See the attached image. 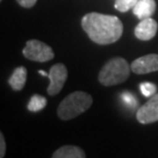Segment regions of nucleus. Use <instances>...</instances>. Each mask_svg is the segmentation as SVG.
<instances>
[{"label":"nucleus","mask_w":158,"mask_h":158,"mask_svg":"<svg viewBox=\"0 0 158 158\" xmlns=\"http://www.w3.org/2000/svg\"><path fill=\"white\" fill-rule=\"evenodd\" d=\"M81 26L91 41L100 45L116 42L123 33V24L115 15L88 12L82 18Z\"/></svg>","instance_id":"1"},{"label":"nucleus","mask_w":158,"mask_h":158,"mask_svg":"<svg viewBox=\"0 0 158 158\" xmlns=\"http://www.w3.org/2000/svg\"><path fill=\"white\" fill-rule=\"evenodd\" d=\"M93 105V97L84 91H74L62 101L58 107V116L62 120H70L82 114Z\"/></svg>","instance_id":"2"},{"label":"nucleus","mask_w":158,"mask_h":158,"mask_svg":"<svg viewBox=\"0 0 158 158\" xmlns=\"http://www.w3.org/2000/svg\"><path fill=\"white\" fill-rule=\"evenodd\" d=\"M131 66L123 58H113L105 64L99 74V81L105 86H113L124 82L131 73Z\"/></svg>","instance_id":"3"},{"label":"nucleus","mask_w":158,"mask_h":158,"mask_svg":"<svg viewBox=\"0 0 158 158\" xmlns=\"http://www.w3.org/2000/svg\"><path fill=\"white\" fill-rule=\"evenodd\" d=\"M23 55L28 60L39 63L48 62L55 56L52 47L37 39L27 41L26 46L23 49Z\"/></svg>","instance_id":"4"},{"label":"nucleus","mask_w":158,"mask_h":158,"mask_svg":"<svg viewBox=\"0 0 158 158\" xmlns=\"http://www.w3.org/2000/svg\"><path fill=\"white\" fill-rule=\"evenodd\" d=\"M49 85L47 87V94L49 96H56L62 90L66 80L68 78V70L62 63L53 65L48 73Z\"/></svg>","instance_id":"5"},{"label":"nucleus","mask_w":158,"mask_h":158,"mask_svg":"<svg viewBox=\"0 0 158 158\" xmlns=\"http://www.w3.org/2000/svg\"><path fill=\"white\" fill-rule=\"evenodd\" d=\"M137 119L142 124L158 121V94L152 96L137 111Z\"/></svg>","instance_id":"6"},{"label":"nucleus","mask_w":158,"mask_h":158,"mask_svg":"<svg viewBox=\"0 0 158 158\" xmlns=\"http://www.w3.org/2000/svg\"><path fill=\"white\" fill-rule=\"evenodd\" d=\"M131 71L135 74H148L158 71V55L150 53L135 59L131 65Z\"/></svg>","instance_id":"7"},{"label":"nucleus","mask_w":158,"mask_h":158,"mask_svg":"<svg viewBox=\"0 0 158 158\" xmlns=\"http://www.w3.org/2000/svg\"><path fill=\"white\" fill-rule=\"evenodd\" d=\"M158 30L157 22L152 18H147L141 20L135 29V35L138 39L147 41L152 39L156 35Z\"/></svg>","instance_id":"8"},{"label":"nucleus","mask_w":158,"mask_h":158,"mask_svg":"<svg viewBox=\"0 0 158 158\" xmlns=\"http://www.w3.org/2000/svg\"><path fill=\"white\" fill-rule=\"evenodd\" d=\"M156 10L155 0H139L132 8V12L139 20L152 18V15Z\"/></svg>","instance_id":"9"},{"label":"nucleus","mask_w":158,"mask_h":158,"mask_svg":"<svg viewBox=\"0 0 158 158\" xmlns=\"http://www.w3.org/2000/svg\"><path fill=\"white\" fill-rule=\"evenodd\" d=\"M53 158H85L86 154L81 148L72 145L62 146L52 154Z\"/></svg>","instance_id":"10"},{"label":"nucleus","mask_w":158,"mask_h":158,"mask_svg":"<svg viewBox=\"0 0 158 158\" xmlns=\"http://www.w3.org/2000/svg\"><path fill=\"white\" fill-rule=\"evenodd\" d=\"M27 81V69L25 67L15 68L10 77L8 79V83L14 90H22Z\"/></svg>","instance_id":"11"},{"label":"nucleus","mask_w":158,"mask_h":158,"mask_svg":"<svg viewBox=\"0 0 158 158\" xmlns=\"http://www.w3.org/2000/svg\"><path fill=\"white\" fill-rule=\"evenodd\" d=\"M47 100L41 94H33L27 108L30 112H38L46 107Z\"/></svg>","instance_id":"12"},{"label":"nucleus","mask_w":158,"mask_h":158,"mask_svg":"<svg viewBox=\"0 0 158 158\" xmlns=\"http://www.w3.org/2000/svg\"><path fill=\"white\" fill-rule=\"evenodd\" d=\"M138 1L139 0H116L114 6L118 11L126 12L131 8H134Z\"/></svg>","instance_id":"13"},{"label":"nucleus","mask_w":158,"mask_h":158,"mask_svg":"<svg viewBox=\"0 0 158 158\" xmlns=\"http://www.w3.org/2000/svg\"><path fill=\"white\" fill-rule=\"evenodd\" d=\"M157 87L155 84L150 82H144L141 84V91L145 97H152L156 94Z\"/></svg>","instance_id":"14"},{"label":"nucleus","mask_w":158,"mask_h":158,"mask_svg":"<svg viewBox=\"0 0 158 158\" xmlns=\"http://www.w3.org/2000/svg\"><path fill=\"white\" fill-rule=\"evenodd\" d=\"M18 3L23 7L26 8H31L36 4L37 0H17Z\"/></svg>","instance_id":"15"},{"label":"nucleus","mask_w":158,"mask_h":158,"mask_svg":"<svg viewBox=\"0 0 158 158\" xmlns=\"http://www.w3.org/2000/svg\"><path fill=\"white\" fill-rule=\"evenodd\" d=\"M5 151H6V145H5L4 135H3L2 132H0V157L1 158L4 157Z\"/></svg>","instance_id":"16"},{"label":"nucleus","mask_w":158,"mask_h":158,"mask_svg":"<svg viewBox=\"0 0 158 158\" xmlns=\"http://www.w3.org/2000/svg\"><path fill=\"white\" fill-rule=\"evenodd\" d=\"M128 96L126 94H124V97H123V99H124L126 102L128 103V105H131V106H134V104L135 103H137V101H135L134 98H132L131 94H129V98H127Z\"/></svg>","instance_id":"17"},{"label":"nucleus","mask_w":158,"mask_h":158,"mask_svg":"<svg viewBox=\"0 0 158 158\" xmlns=\"http://www.w3.org/2000/svg\"><path fill=\"white\" fill-rule=\"evenodd\" d=\"M39 74H40V75H42V76H45V77L47 76V77H48V74H47L46 72L42 71V70H40V71H39Z\"/></svg>","instance_id":"18"},{"label":"nucleus","mask_w":158,"mask_h":158,"mask_svg":"<svg viewBox=\"0 0 158 158\" xmlns=\"http://www.w3.org/2000/svg\"><path fill=\"white\" fill-rule=\"evenodd\" d=\"M0 1H2V0H0Z\"/></svg>","instance_id":"19"}]
</instances>
